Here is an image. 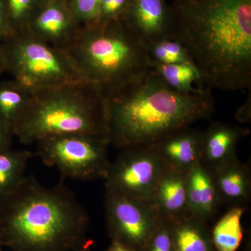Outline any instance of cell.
Returning <instances> with one entry per match:
<instances>
[{
  "mask_svg": "<svg viewBox=\"0 0 251 251\" xmlns=\"http://www.w3.org/2000/svg\"><path fill=\"white\" fill-rule=\"evenodd\" d=\"M0 251H4L2 250V249H1V246H0Z\"/></svg>",
  "mask_w": 251,
  "mask_h": 251,
  "instance_id": "cell-32",
  "label": "cell"
},
{
  "mask_svg": "<svg viewBox=\"0 0 251 251\" xmlns=\"http://www.w3.org/2000/svg\"><path fill=\"white\" fill-rule=\"evenodd\" d=\"M80 28L73 26L64 8L52 4L41 10L27 30L54 47L64 50Z\"/></svg>",
  "mask_w": 251,
  "mask_h": 251,
  "instance_id": "cell-16",
  "label": "cell"
},
{
  "mask_svg": "<svg viewBox=\"0 0 251 251\" xmlns=\"http://www.w3.org/2000/svg\"><path fill=\"white\" fill-rule=\"evenodd\" d=\"M0 49L6 72L30 92L87 82L64 50L41 40L27 29L11 33L0 42Z\"/></svg>",
  "mask_w": 251,
  "mask_h": 251,
  "instance_id": "cell-6",
  "label": "cell"
},
{
  "mask_svg": "<svg viewBox=\"0 0 251 251\" xmlns=\"http://www.w3.org/2000/svg\"><path fill=\"white\" fill-rule=\"evenodd\" d=\"M14 138L12 130L0 120V151L11 149Z\"/></svg>",
  "mask_w": 251,
  "mask_h": 251,
  "instance_id": "cell-28",
  "label": "cell"
},
{
  "mask_svg": "<svg viewBox=\"0 0 251 251\" xmlns=\"http://www.w3.org/2000/svg\"><path fill=\"white\" fill-rule=\"evenodd\" d=\"M13 133L25 145L69 135L108 138L105 97L87 82L31 91Z\"/></svg>",
  "mask_w": 251,
  "mask_h": 251,
  "instance_id": "cell-4",
  "label": "cell"
},
{
  "mask_svg": "<svg viewBox=\"0 0 251 251\" xmlns=\"http://www.w3.org/2000/svg\"><path fill=\"white\" fill-rule=\"evenodd\" d=\"M164 168L152 146L124 149L110 164L105 188L152 202L153 189Z\"/></svg>",
  "mask_w": 251,
  "mask_h": 251,
  "instance_id": "cell-9",
  "label": "cell"
},
{
  "mask_svg": "<svg viewBox=\"0 0 251 251\" xmlns=\"http://www.w3.org/2000/svg\"><path fill=\"white\" fill-rule=\"evenodd\" d=\"M220 202L231 207L242 206L250 201L251 172L249 166L234 161L211 172Z\"/></svg>",
  "mask_w": 251,
  "mask_h": 251,
  "instance_id": "cell-15",
  "label": "cell"
},
{
  "mask_svg": "<svg viewBox=\"0 0 251 251\" xmlns=\"http://www.w3.org/2000/svg\"><path fill=\"white\" fill-rule=\"evenodd\" d=\"M107 251H137L133 248L126 245L117 240H112L111 244Z\"/></svg>",
  "mask_w": 251,
  "mask_h": 251,
  "instance_id": "cell-29",
  "label": "cell"
},
{
  "mask_svg": "<svg viewBox=\"0 0 251 251\" xmlns=\"http://www.w3.org/2000/svg\"><path fill=\"white\" fill-rule=\"evenodd\" d=\"M90 216L63 181L25 176L0 200V246L13 251H90Z\"/></svg>",
  "mask_w": 251,
  "mask_h": 251,
  "instance_id": "cell-3",
  "label": "cell"
},
{
  "mask_svg": "<svg viewBox=\"0 0 251 251\" xmlns=\"http://www.w3.org/2000/svg\"><path fill=\"white\" fill-rule=\"evenodd\" d=\"M151 68L163 80L176 92L193 93L203 88H195L193 83L201 81V75L191 62L163 64L151 62Z\"/></svg>",
  "mask_w": 251,
  "mask_h": 251,
  "instance_id": "cell-21",
  "label": "cell"
},
{
  "mask_svg": "<svg viewBox=\"0 0 251 251\" xmlns=\"http://www.w3.org/2000/svg\"><path fill=\"white\" fill-rule=\"evenodd\" d=\"M64 50L82 77L103 95L151 69L147 48L117 18L80 27Z\"/></svg>",
  "mask_w": 251,
  "mask_h": 251,
  "instance_id": "cell-5",
  "label": "cell"
},
{
  "mask_svg": "<svg viewBox=\"0 0 251 251\" xmlns=\"http://www.w3.org/2000/svg\"><path fill=\"white\" fill-rule=\"evenodd\" d=\"M125 22L148 47L168 37L169 14L163 0H131Z\"/></svg>",
  "mask_w": 251,
  "mask_h": 251,
  "instance_id": "cell-11",
  "label": "cell"
},
{
  "mask_svg": "<svg viewBox=\"0 0 251 251\" xmlns=\"http://www.w3.org/2000/svg\"><path fill=\"white\" fill-rule=\"evenodd\" d=\"M249 130L229 124H211L201 138L200 163L211 172L237 159L239 140Z\"/></svg>",
  "mask_w": 251,
  "mask_h": 251,
  "instance_id": "cell-10",
  "label": "cell"
},
{
  "mask_svg": "<svg viewBox=\"0 0 251 251\" xmlns=\"http://www.w3.org/2000/svg\"><path fill=\"white\" fill-rule=\"evenodd\" d=\"M100 3L101 0H74L73 11L79 20L90 24L100 20Z\"/></svg>",
  "mask_w": 251,
  "mask_h": 251,
  "instance_id": "cell-25",
  "label": "cell"
},
{
  "mask_svg": "<svg viewBox=\"0 0 251 251\" xmlns=\"http://www.w3.org/2000/svg\"><path fill=\"white\" fill-rule=\"evenodd\" d=\"M143 251H176L169 221L163 220Z\"/></svg>",
  "mask_w": 251,
  "mask_h": 251,
  "instance_id": "cell-24",
  "label": "cell"
},
{
  "mask_svg": "<svg viewBox=\"0 0 251 251\" xmlns=\"http://www.w3.org/2000/svg\"><path fill=\"white\" fill-rule=\"evenodd\" d=\"M168 37L178 41L208 89L251 86V0H178Z\"/></svg>",
  "mask_w": 251,
  "mask_h": 251,
  "instance_id": "cell-1",
  "label": "cell"
},
{
  "mask_svg": "<svg viewBox=\"0 0 251 251\" xmlns=\"http://www.w3.org/2000/svg\"><path fill=\"white\" fill-rule=\"evenodd\" d=\"M128 3L129 0H101L100 20L117 19Z\"/></svg>",
  "mask_w": 251,
  "mask_h": 251,
  "instance_id": "cell-26",
  "label": "cell"
},
{
  "mask_svg": "<svg viewBox=\"0 0 251 251\" xmlns=\"http://www.w3.org/2000/svg\"><path fill=\"white\" fill-rule=\"evenodd\" d=\"M104 97L109 141L122 150L151 146L214 110L210 90L176 92L152 68Z\"/></svg>",
  "mask_w": 251,
  "mask_h": 251,
  "instance_id": "cell-2",
  "label": "cell"
},
{
  "mask_svg": "<svg viewBox=\"0 0 251 251\" xmlns=\"http://www.w3.org/2000/svg\"><path fill=\"white\" fill-rule=\"evenodd\" d=\"M37 152L46 166L54 167L63 177L82 181L105 179L109 161L107 137L69 135L53 137L36 143Z\"/></svg>",
  "mask_w": 251,
  "mask_h": 251,
  "instance_id": "cell-7",
  "label": "cell"
},
{
  "mask_svg": "<svg viewBox=\"0 0 251 251\" xmlns=\"http://www.w3.org/2000/svg\"><path fill=\"white\" fill-rule=\"evenodd\" d=\"M34 154L11 149L0 151V200L10 194L24 179L28 162Z\"/></svg>",
  "mask_w": 251,
  "mask_h": 251,
  "instance_id": "cell-19",
  "label": "cell"
},
{
  "mask_svg": "<svg viewBox=\"0 0 251 251\" xmlns=\"http://www.w3.org/2000/svg\"><path fill=\"white\" fill-rule=\"evenodd\" d=\"M147 50L153 62L163 64L192 63L184 48L178 41L168 37L151 44Z\"/></svg>",
  "mask_w": 251,
  "mask_h": 251,
  "instance_id": "cell-22",
  "label": "cell"
},
{
  "mask_svg": "<svg viewBox=\"0 0 251 251\" xmlns=\"http://www.w3.org/2000/svg\"><path fill=\"white\" fill-rule=\"evenodd\" d=\"M245 207L229 208L219 220L211 232L216 251H236L242 242L244 233L241 221Z\"/></svg>",
  "mask_w": 251,
  "mask_h": 251,
  "instance_id": "cell-18",
  "label": "cell"
},
{
  "mask_svg": "<svg viewBox=\"0 0 251 251\" xmlns=\"http://www.w3.org/2000/svg\"><path fill=\"white\" fill-rule=\"evenodd\" d=\"M188 173L165 167L152 195V203L163 219L174 221L187 215L186 178Z\"/></svg>",
  "mask_w": 251,
  "mask_h": 251,
  "instance_id": "cell-13",
  "label": "cell"
},
{
  "mask_svg": "<svg viewBox=\"0 0 251 251\" xmlns=\"http://www.w3.org/2000/svg\"><path fill=\"white\" fill-rule=\"evenodd\" d=\"M186 194L188 214L204 222L214 216L221 204L212 173L200 162L188 173Z\"/></svg>",
  "mask_w": 251,
  "mask_h": 251,
  "instance_id": "cell-14",
  "label": "cell"
},
{
  "mask_svg": "<svg viewBox=\"0 0 251 251\" xmlns=\"http://www.w3.org/2000/svg\"><path fill=\"white\" fill-rule=\"evenodd\" d=\"M202 133L191 127L183 128L153 144L167 168L188 173L200 162Z\"/></svg>",
  "mask_w": 251,
  "mask_h": 251,
  "instance_id": "cell-12",
  "label": "cell"
},
{
  "mask_svg": "<svg viewBox=\"0 0 251 251\" xmlns=\"http://www.w3.org/2000/svg\"><path fill=\"white\" fill-rule=\"evenodd\" d=\"M169 222L176 251H216L206 222L189 214Z\"/></svg>",
  "mask_w": 251,
  "mask_h": 251,
  "instance_id": "cell-17",
  "label": "cell"
},
{
  "mask_svg": "<svg viewBox=\"0 0 251 251\" xmlns=\"http://www.w3.org/2000/svg\"><path fill=\"white\" fill-rule=\"evenodd\" d=\"M105 211L112 240L137 251H143L163 220L152 202L109 191L105 193Z\"/></svg>",
  "mask_w": 251,
  "mask_h": 251,
  "instance_id": "cell-8",
  "label": "cell"
},
{
  "mask_svg": "<svg viewBox=\"0 0 251 251\" xmlns=\"http://www.w3.org/2000/svg\"><path fill=\"white\" fill-rule=\"evenodd\" d=\"M34 0H6L8 20L11 31L23 30V23L30 14Z\"/></svg>",
  "mask_w": 251,
  "mask_h": 251,
  "instance_id": "cell-23",
  "label": "cell"
},
{
  "mask_svg": "<svg viewBox=\"0 0 251 251\" xmlns=\"http://www.w3.org/2000/svg\"><path fill=\"white\" fill-rule=\"evenodd\" d=\"M4 72H6V69H5L4 59H3L1 49H0V75H1Z\"/></svg>",
  "mask_w": 251,
  "mask_h": 251,
  "instance_id": "cell-30",
  "label": "cell"
},
{
  "mask_svg": "<svg viewBox=\"0 0 251 251\" xmlns=\"http://www.w3.org/2000/svg\"><path fill=\"white\" fill-rule=\"evenodd\" d=\"M29 97L30 91L14 80L0 82V120L12 131L27 106Z\"/></svg>",
  "mask_w": 251,
  "mask_h": 251,
  "instance_id": "cell-20",
  "label": "cell"
},
{
  "mask_svg": "<svg viewBox=\"0 0 251 251\" xmlns=\"http://www.w3.org/2000/svg\"><path fill=\"white\" fill-rule=\"evenodd\" d=\"M12 33L8 20L5 0H0V42Z\"/></svg>",
  "mask_w": 251,
  "mask_h": 251,
  "instance_id": "cell-27",
  "label": "cell"
},
{
  "mask_svg": "<svg viewBox=\"0 0 251 251\" xmlns=\"http://www.w3.org/2000/svg\"><path fill=\"white\" fill-rule=\"evenodd\" d=\"M247 251H251V250H250V247H249H249H248Z\"/></svg>",
  "mask_w": 251,
  "mask_h": 251,
  "instance_id": "cell-31",
  "label": "cell"
}]
</instances>
